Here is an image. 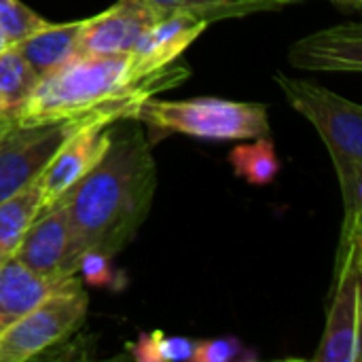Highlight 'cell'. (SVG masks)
Returning a JSON list of instances; mask_svg holds the SVG:
<instances>
[{
    "mask_svg": "<svg viewBox=\"0 0 362 362\" xmlns=\"http://www.w3.org/2000/svg\"><path fill=\"white\" fill-rule=\"evenodd\" d=\"M157 187V168L142 129L119 121L100 161L66 193L74 252L119 255L142 227Z\"/></svg>",
    "mask_w": 362,
    "mask_h": 362,
    "instance_id": "1",
    "label": "cell"
},
{
    "mask_svg": "<svg viewBox=\"0 0 362 362\" xmlns=\"http://www.w3.org/2000/svg\"><path fill=\"white\" fill-rule=\"evenodd\" d=\"M187 74V68L168 66L148 76H138L132 70L129 53H76L38 78L13 121L23 125L68 119L104 125L136 121L140 106L155 91L178 85Z\"/></svg>",
    "mask_w": 362,
    "mask_h": 362,
    "instance_id": "2",
    "label": "cell"
},
{
    "mask_svg": "<svg viewBox=\"0 0 362 362\" xmlns=\"http://www.w3.org/2000/svg\"><path fill=\"white\" fill-rule=\"evenodd\" d=\"M276 83L291 102L320 134L333 159L341 195L344 229L339 248L362 240V108L361 104L329 91L305 78L276 74Z\"/></svg>",
    "mask_w": 362,
    "mask_h": 362,
    "instance_id": "3",
    "label": "cell"
},
{
    "mask_svg": "<svg viewBox=\"0 0 362 362\" xmlns=\"http://www.w3.org/2000/svg\"><path fill=\"white\" fill-rule=\"evenodd\" d=\"M136 121L165 134H187L202 140H255L269 134L267 108L252 102L193 98L180 102L148 98Z\"/></svg>",
    "mask_w": 362,
    "mask_h": 362,
    "instance_id": "4",
    "label": "cell"
},
{
    "mask_svg": "<svg viewBox=\"0 0 362 362\" xmlns=\"http://www.w3.org/2000/svg\"><path fill=\"white\" fill-rule=\"evenodd\" d=\"M89 297L78 278L57 286L0 335V362H25L64 341L85 318Z\"/></svg>",
    "mask_w": 362,
    "mask_h": 362,
    "instance_id": "5",
    "label": "cell"
},
{
    "mask_svg": "<svg viewBox=\"0 0 362 362\" xmlns=\"http://www.w3.org/2000/svg\"><path fill=\"white\" fill-rule=\"evenodd\" d=\"M85 125L93 123L68 119L23 125L11 121L0 134V202L34 182L68 136Z\"/></svg>",
    "mask_w": 362,
    "mask_h": 362,
    "instance_id": "6",
    "label": "cell"
},
{
    "mask_svg": "<svg viewBox=\"0 0 362 362\" xmlns=\"http://www.w3.org/2000/svg\"><path fill=\"white\" fill-rule=\"evenodd\" d=\"M361 265L362 240L337 250V272L318 362L361 361Z\"/></svg>",
    "mask_w": 362,
    "mask_h": 362,
    "instance_id": "7",
    "label": "cell"
},
{
    "mask_svg": "<svg viewBox=\"0 0 362 362\" xmlns=\"http://www.w3.org/2000/svg\"><path fill=\"white\" fill-rule=\"evenodd\" d=\"M13 259L53 282H66L78 276V257L74 252L64 199L32 218L13 252Z\"/></svg>",
    "mask_w": 362,
    "mask_h": 362,
    "instance_id": "8",
    "label": "cell"
},
{
    "mask_svg": "<svg viewBox=\"0 0 362 362\" xmlns=\"http://www.w3.org/2000/svg\"><path fill=\"white\" fill-rule=\"evenodd\" d=\"M110 138L112 125L102 123L85 125L68 136V140L57 148L53 159L38 176L40 199L36 214L51 210L57 202L66 197V193L100 161L110 144Z\"/></svg>",
    "mask_w": 362,
    "mask_h": 362,
    "instance_id": "9",
    "label": "cell"
},
{
    "mask_svg": "<svg viewBox=\"0 0 362 362\" xmlns=\"http://www.w3.org/2000/svg\"><path fill=\"white\" fill-rule=\"evenodd\" d=\"M161 17L163 15L148 0H119L108 11L83 21L78 53H129L140 34Z\"/></svg>",
    "mask_w": 362,
    "mask_h": 362,
    "instance_id": "10",
    "label": "cell"
},
{
    "mask_svg": "<svg viewBox=\"0 0 362 362\" xmlns=\"http://www.w3.org/2000/svg\"><path fill=\"white\" fill-rule=\"evenodd\" d=\"M210 23L191 13H168L151 23L129 51L132 70L148 76L172 66Z\"/></svg>",
    "mask_w": 362,
    "mask_h": 362,
    "instance_id": "11",
    "label": "cell"
},
{
    "mask_svg": "<svg viewBox=\"0 0 362 362\" xmlns=\"http://www.w3.org/2000/svg\"><path fill=\"white\" fill-rule=\"evenodd\" d=\"M291 64L312 72H354L362 70L361 23H339L318 30L291 49Z\"/></svg>",
    "mask_w": 362,
    "mask_h": 362,
    "instance_id": "12",
    "label": "cell"
},
{
    "mask_svg": "<svg viewBox=\"0 0 362 362\" xmlns=\"http://www.w3.org/2000/svg\"><path fill=\"white\" fill-rule=\"evenodd\" d=\"M64 282H53L49 278L30 272L13 257L2 261L0 263V335L6 327H11L32 308H36L45 297H49Z\"/></svg>",
    "mask_w": 362,
    "mask_h": 362,
    "instance_id": "13",
    "label": "cell"
},
{
    "mask_svg": "<svg viewBox=\"0 0 362 362\" xmlns=\"http://www.w3.org/2000/svg\"><path fill=\"white\" fill-rule=\"evenodd\" d=\"M83 21L72 23H45L23 40L17 42L19 53L36 72V76H45L51 70L66 64L70 57L78 53V36Z\"/></svg>",
    "mask_w": 362,
    "mask_h": 362,
    "instance_id": "14",
    "label": "cell"
},
{
    "mask_svg": "<svg viewBox=\"0 0 362 362\" xmlns=\"http://www.w3.org/2000/svg\"><path fill=\"white\" fill-rule=\"evenodd\" d=\"M161 15L191 13L208 23L233 17H248L265 11H280L303 0H148Z\"/></svg>",
    "mask_w": 362,
    "mask_h": 362,
    "instance_id": "15",
    "label": "cell"
},
{
    "mask_svg": "<svg viewBox=\"0 0 362 362\" xmlns=\"http://www.w3.org/2000/svg\"><path fill=\"white\" fill-rule=\"evenodd\" d=\"M38 83L36 72L19 53L17 45L0 51V115L15 119Z\"/></svg>",
    "mask_w": 362,
    "mask_h": 362,
    "instance_id": "16",
    "label": "cell"
},
{
    "mask_svg": "<svg viewBox=\"0 0 362 362\" xmlns=\"http://www.w3.org/2000/svg\"><path fill=\"white\" fill-rule=\"evenodd\" d=\"M38 199H40V185L36 178L17 195L0 202V263L13 257L23 231L36 216Z\"/></svg>",
    "mask_w": 362,
    "mask_h": 362,
    "instance_id": "17",
    "label": "cell"
},
{
    "mask_svg": "<svg viewBox=\"0 0 362 362\" xmlns=\"http://www.w3.org/2000/svg\"><path fill=\"white\" fill-rule=\"evenodd\" d=\"M229 163L235 176L250 185H269L280 172V159L276 155L274 142L267 136L255 138V142L238 144L229 153Z\"/></svg>",
    "mask_w": 362,
    "mask_h": 362,
    "instance_id": "18",
    "label": "cell"
},
{
    "mask_svg": "<svg viewBox=\"0 0 362 362\" xmlns=\"http://www.w3.org/2000/svg\"><path fill=\"white\" fill-rule=\"evenodd\" d=\"M197 341L187 337L165 335L161 331L142 333L136 344H129V352L138 362H180L193 361Z\"/></svg>",
    "mask_w": 362,
    "mask_h": 362,
    "instance_id": "19",
    "label": "cell"
},
{
    "mask_svg": "<svg viewBox=\"0 0 362 362\" xmlns=\"http://www.w3.org/2000/svg\"><path fill=\"white\" fill-rule=\"evenodd\" d=\"M47 21L38 17L30 6L19 0H0V28L11 45H17L28 34L45 25Z\"/></svg>",
    "mask_w": 362,
    "mask_h": 362,
    "instance_id": "20",
    "label": "cell"
},
{
    "mask_svg": "<svg viewBox=\"0 0 362 362\" xmlns=\"http://www.w3.org/2000/svg\"><path fill=\"white\" fill-rule=\"evenodd\" d=\"M197 362H242L257 361V352L248 350L235 337H221L210 341H197L195 358Z\"/></svg>",
    "mask_w": 362,
    "mask_h": 362,
    "instance_id": "21",
    "label": "cell"
},
{
    "mask_svg": "<svg viewBox=\"0 0 362 362\" xmlns=\"http://www.w3.org/2000/svg\"><path fill=\"white\" fill-rule=\"evenodd\" d=\"M112 257L98 252V250H87L81 255L78 261V276L85 278L87 284L95 286V288H108L115 280V272H112Z\"/></svg>",
    "mask_w": 362,
    "mask_h": 362,
    "instance_id": "22",
    "label": "cell"
},
{
    "mask_svg": "<svg viewBox=\"0 0 362 362\" xmlns=\"http://www.w3.org/2000/svg\"><path fill=\"white\" fill-rule=\"evenodd\" d=\"M331 2H335L341 8H350V11H358L362 6V0H331Z\"/></svg>",
    "mask_w": 362,
    "mask_h": 362,
    "instance_id": "23",
    "label": "cell"
},
{
    "mask_svg": "<svg viewBox=\"0 0 362 362\" xmlns=\"http://www.w3.org/2000/svg\"><path fill=\"white\" fill-rule=\"evenodd\" d=\"M6 47H11V42H8V38H6V34L2 32V28H0V51H4Z\"/></svg>",
    "mask_w": 362,
    "mask_h": 362,
    "instance_id": "24",
    "label": "cell"
},
{
    "mask_svg": "<svg viewBox=\"0 0 362 362\" xmlns=\"http://www.w3.org/2000/svg\"><path fill=\"white\" fill-rule=\"evenodd\" d=\"M13 119H8V117H0V134H2V129L11 123Z\"/></svg>",
    "mask_w": 362,
    "mask_h": 362,
    "instance_id": "25",
    "label": "cell"
},
{
    "mask_svg": "<svg viewBox=\"0 0 362 362\" xmlns=\"http://www.w3.org/2000/svg\"><path fill=\"white\" fill-rule=\"evenodd\" d=\"M0 117H2V115H0Z\"/></svg>",
    "mask_w": 362,
    "mask_h": 362,
    "instance_id": "26",
    "label": "cell"
}]
</instances>
